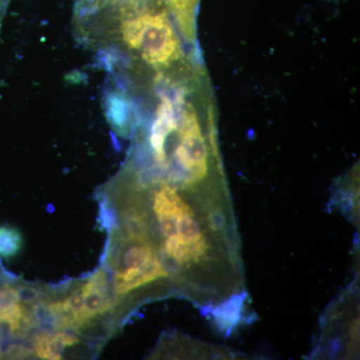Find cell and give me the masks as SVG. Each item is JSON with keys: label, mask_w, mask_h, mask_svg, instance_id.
<instances>
[{"label": "cell", "mask_w": 360, "mask_h": 360, "mask_svg": "<svg viewBox=\"0 0 360 360\" xmlns=\"http://www.w3.org/2000/svg\"><path fill=\"white\" fill-rule=\"evenodd\" d=\"M182 39L193 44L200 0H165Z\"/></svg>", "instance_id": "cell-1"}, {"label": "cell", "mask_w": 360, "mask_h": 360, "mask_svg": "<svg viewBox=\"0 0 360 360\" xmlns=\"http://www.w3.org/2000/svg\"><path fill=\"white\" fill-rule=\"evenodd\" d=\"M79 342L75 333L60 331L54 335L40 333L35 338V352L42 359H60L66 347Z\"/></svg>", "instance_id": "cell-2"}, {"label": "cell", "mask_w": 360, "mask_h": 360, "mask_svg": "<svg viewBox=\"0 0 360 360\" xmlns=\"http://www.w3.org/2000/svg\"><path fill=\"white\" fill-rule=\"evenodd\" d=\"M123 224L132 243L148 245V215L143 208L136 206L127 208L123 213Z\"/></svg>", "instance_id": "cell-3"}, {"label": "cell", "mask_w": 360, "mask_h": 360, "mask_svg": "<svg viewBox=\"0 0 360 360\" xmlns=\"http://www.w3.org/2000/svg\"><path fill=\"white\" fill-rule=\"evenodd\" d=\"M23 240L20 232L13 227H0V257H15L22 248Z\"/></svg>", "instance_id": "cell-4"}, {"label": "cell", "mask_w": 360, "mask_h": 360, "mask_svg": "<svg viewBox=\"0 0 360 360\" xmlns=\"http://www.w3.org/2000/svg\"><path fill=\"white\" fill-rule=\"evenodd\" d=\"M120 1L122 0H75L73 20L84 18Z\"/></svg>", "instance_id": "cell-5"}, {"label": "cell", "mask_w": 360, "mask_h": 360, "mask_svg": "<svg viewBox=\"0 0 360 360\" xmlns=\"http://www.w3.org/2000/svg\"><path fill=\"white\" fill-rule=\"evenodd\" d=\"M9 4H11V0H0V28H1L2 21L6 16Z\"/></svg>", "instance_id": "cell-6"}]
</instances>
